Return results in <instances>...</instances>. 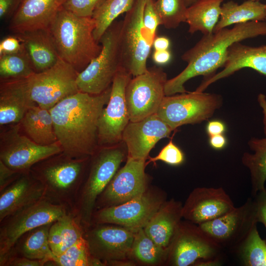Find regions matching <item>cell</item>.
<instances>
[{
    "label": "cell",
    "mask_w": 266,
    "mask_h": 266,
    "mask_svg": "<svg viewBox=\"0 0 266 266\" xmlns=\"http://www.w3.org/2000/svg\"><path fill=\"white\" fill-rule=\"evenodd\" d=\"M146 165L145 160L127 158L125 166L118 170L97 199L95 207L118 205L142 195L148 188Z\"/></svg>",
    "instance_id": "cell-16"
},
{
    "label": "cell",
    "mask_w": 266,
    "mask_h": 266,
    "mask_svg": "<svg viewBox=\"0 0 266 266\" xmlns=\"http://www.w3.org/2000/svg\"><path fill=\"white\" fill-rule=\"evenodd\" d=\"M134 0H105L96 9L92 18L95 23L94 36L97 42L120 15L131 9Z\"/></svg>",
    "instance_id": "cell-33"
},
{
    "label": "cell",
    "mask_w": 266,
    "mask_h": 266,
    "mask_svg": "<svg viewBox=\"0 0 266 266\" xmlns=\"http://www.w3.org/2000/svg\"><path fill=\"white\" fill-rule=\"evenodd\" d=\"M235 208L233 200L221 188L198 187L182 206V218L200 225L220 217Z\"/></svg>",
    "instance_id": "cell-19"
},
{
    "label": "cell",
    "mask_w": 266,
    "mask_h": 266,
    "mask_svg": "<svg viewBox=\"0 0 266 266\" xmlns=\"http://www.w3.org/2000/svg\"><path fill=\"white\" fill-rule=\"evenodd\" d=\"M48 239L52 252L56 257L59 256L63 244L59 219L52 223L49 231Z\"/></svg>",
    "instance_id": "cell-41"
},
{
    "label": "cell",
    "mask_w": 266,
    "mask_h": 266,
    "mask_svg": "<svg viewBox=\"0 0 266 266\" xmlns=\"http://www.w3.org/2000/svg\"><path fill=\"white\" fill-rule=\"evenodd\" d=\"M48 262L46 260H37L23 257L11 256L9 257L4 266H42Z\"/></svg>",
    "instance_id": "cell-46"
},
{
    "label": "cell",
    "mask_w": 266,
    "mask_h": 266,
    "mask_svg": "<svg viewBox=\"0 0 266 266\" xmlns=\"http://www.w3.org/2000/svg\"><path fill=\"white\" fill-rule=\"evenodd\" d=\"M65 0H22L10 19L9 29L15 34L48 28Z\"/></svg>",
    "instance_id": "cell-22"
},
{
    "label": "cell",
    "mask_w": 266,
    "mask_h": 266,
    "mask_svg": "<svg viewBox=\"0 0 266 266\" xmlns=\"http://www.w3.org/2000/svg\"><path fill=\"white\" fill-rule=\"evenodd\" d=\"M111 91V85L99 95L79 91L49 109L57 141L66 155L82 159L96 152L99 120Z\"/></svg>",
    "instance_id": "cell-1"
},
{
    "label": "cell",
    "mask_w": 266,
    "mask_h": 266,
    "mask_svg": "<svg viewBox=\"0 0 266 266\" xmlns=\"http://www.w3.org/2000/svg\"><path fill=\"white\" fill-rule=\"evenodd\" d=\"M87 158H67L48 163L34 177L43 185L45 197L74 213L81 190V176Z\"/></svg>",
    "instance_id": "cell-9"
},
{
    "label": "cell",
    "mask_w": 266,
    "mask_h": 266,
    "mask_svg": "<svg viewBox=\"0 0 266 266\" xmlns=\"http://www.w3.org/2000/svg\"><path fill=\"white\" fill-rule=\"evenodd\" d=\"M105 0H65L63 7L74 14L92 17L96 9Z\"/></svg>",
    "instance_id": "cell-38"
},
{
    "label": "cell",
    "mask_w": 266,
    "mask_h": 266,
    "mask_svg": "<svg viewBox=\"0 0 266 266\" xmlns=\"http://www.w3.org/2000/svg\"><path fill=\"white\" fill-rule=\"evenodd\" d=\"M95 28L92 17L77 16L63 7L48 28L59 57L79 73L101 51Z\"/></svg>",
    "instance_id": "cell-3"
},
{
    "label": "cell",
    "mask_w": 266,
    "mask_h": 266,
    "mask_svg": "<svg viewBox=\"0 0 266 266\" xmlns=\"http://www.w3.org/2000/svg\"><path fill=\"white\" fill-rule=\"evenodd\" d=\"M257 100L260 106L262 109L263 114L264 132L266 137V96L262 93H260L257 98Z\"/></svg>",
    "instance_id": "cell-51"
},
{
    "label": "cell",
    "mask_w": 266,
    "mask_h": 266,
    "mask_svg": "<svg viewBox=\"0 0 266 266\" xmlns=\"http://www.w3.org/2000/svg\"><path fill=\"white\" fill-rule=\"evenodd\" d=\"M222 249L199 226L182 221L169 247L166 264L189 266L200 260L221 257Z\"/></svg>",
    "instance_id": "cell-15"
},
{
    "label": "cell",
    "mask_w": 266,
    "mask_h": 266,
    "mask_svg": "<svg viewBox=\"0 0 266 266\" xmlns=\"http://www.w3.org/2000/svg\"><path fill=\"white\" fill-rule=\"evenodd\" d=\"M197 0H184L186 5L187 7L189 6L195 2Z\"/></svg>",
    "instance_id": "cell-54"
},
{
    "label": "cell",
    "mask_w": 266,
    "mask_h": 266,
    "mask_svg": "<svg viewBox=\"0 0 266 266\" xmlns=\"http://www.w3.org/2000/svg\"><path fill=\"white\" fill-rule=\"evenodd\" d=\"M22 0H0V18L10 19L20 6Z\"/></svg>",
    "instance_id": "cell-44"
},
{
    "label": "cell",
    "mask_w": 266,
    "mask_h": 266,
    "mask_svg": "<svg viewBox=\"0 0 266 266\" xmlns=\"http://www.w3.org/2000/svg\"><path fill=\"white\" fill-rule=\"evenodd\" d=\"M19 172L9 167L0 160V192L17 178L19 176L16 174Z\"/></svg>",
    "instance_id": "cell-43"
},
{
    "label": "cell",
    "mask_w": 266,
    "mask_h": 266,
    "mask_svg": "<svg viewBox=\"0 0 266 266\" xmlns=\"http://www.w3.org/2000/svg\"><path fill=\"white\" fill-rule=\"evenodd\" d=\"M221 264V257L214 259L200 260L196 262L193 266H218Z\"/></svg>",
    "instance_id": "cell-52"
},
{
    "label": "cell",
    "mask_w": 266,
    "mask_h": 266,
    "mask_svg": "<svg viewBox=\"0 0 266 266\" xmlns=\"http://www.w3.org/2000/svg\"><path fill=\"white\" fill-rule=\"evenodd\" d=\"M0 222L45 197L43 185L26 173L0 192Z\"/></svg>",
    "instance_id": "cell-23"
},
{
    "label": "cell",
    "mask_w": 266,
    "mask_h": 266,
    "mask_svg": "<svg viewBox=\"0 0 266 266\" xmlns=\"http://www.w3.org/2000/svg\"><path fill=\"white\" fill-rule=\"evenodd\" d=\"M171 58L170 52L168 50H155L152 55L153 61L157 65H163L168 63Z\"/></svg>",
    "instance_id": "cell-48"
},
{
    "label": "cell",
    "mask_w": 266,
    "mask_h": 266,
    "mask_svg": "<svg viewBox=\"0 0 266 266\" xmlns=\"http://www.w3.org/2000/svg\"><path fill=\"white\" fill-rule=\"evenodd\" d=\"M168 249L157 244L142 228L134 233L130 259L144 265L166 264Z\"/></svg>",
    "instance_id": "cell-32"
},
{
    "label": "cell",
    "mask_w": 266,
    "mask_h": 266,
    "mask_svg": "<svg viewBox=\"0 0 266 266\" xmlns=\"http://www.w3.org/2000/svg\"><path fill=\"white\" fill-rule=\"evenodd\" d=\"M122 21H114L107 29L99 41L101 51L78 73L76 82L79 91L99 95L111 85L122 67L119 45Z\"/></svg>",
    "instance_id": "cell-5"
},
{
    "label": "cell",
    "mask_w": 266,
    "mask_h": 266,
    "mask_svg": "<svg viewBox=\"0 0 266 266\" xmlns=\"http://www.w3.org/2000/svg\"><path fill=\"white\" fill-rule=\"evenodd\" d=\"M70 211L67 206L45 197L4 219L0 229V266H4L16 243L24 234L53 223Z\"/></svg>",
    "instance_id": "cell-6"
},
{
    "label": "cell",
    "mask_w": 266,
    "mask_h": 266,
    "mask_svg": "<svg viewBox=\"0 0 266 266\" xmlns=\"http://www.w3.org/2000/svg\"><path fill=\"white\" fill-rule=\"evenodd\" d=\"M52 262L60 266H104L102 262L91 256L84 236L64 253L55 256Z\"/></svg>",
    "instance_id": "cell-36"
},
{
    "label": "cell",
    "mask_w": 266,
    "mask_h": 266,
    "mask_svg": "<svg viewBox=\"0 0 266 266\" xmlns=\"http://www.w3.org/2000/svg\"><path fill=\"white\" fill-rule=\"evenodd\" d=\"M100 149L93 155L89 174L81 189L75 210L76 217L86 228L91 225L97 199L127 158V147L123 142Z\"/></svg>",
    "instance_id": "cell-4"
},
{
    "label": "cell",
    "mask_w": 266,
    "mask_h": 266,
    "mask_svg": "<svg viewBox=\"0 0 266 266\" xmlns=\"http://www.w3.org/2000/svg\"><path fill=\"white\" fill-rule=\"evenodd\" d=\"M234 252L244 266H266V240L261 237L257 224Z\"/></svg>",
    "instance_id": "cell-34"
},
{
    "label": "cell",
    "mask_w": 266,
    "mask_h": 266,
    "mask_svg": "<svg viewBox=\"0 0 266 266\" xmlns=\"http://www.w3.org/2000/svg\"><path fill=\"white\" fill-rule=\"evenodd\" d=\"M155 50L162 51L168 50L170 46L169 39L165 36H156L153 42Z\"/></svg>",
    "instance_id": "cell-50"
},
{
    "label": "cell",
    "mask_w": 266,
    "mask_h": 266,
    "mask_svg": "<svg viewBox=\"0 0 266 266\" xmlns=\"http://www.w3.org/2000/svg\"><path fill=\"white\" fill-rule=\"evenodd\" d=\"M146 1L135 0L122 21L119 36L121 66L133 76L147 70L146 62L154 41L143 24Z\"/></svg>",
    "instance_id": "cell-7"
},
{
    "label": "cell",
    "mask_w": 266,
    "mask_h": 266,
    "mask_svg": "<svg viewBox=\"0 0 266 266\" xmlns=\"http://www.w3.org/2000/svg\"><path fill=\"white\" fill-rule=\"evenodd\" d=\"M15 35L19 38L35 72L54 66L60 57L48 28L40 29Z\"/></svg>",
    "instance_id": "cell-26"
},
{
    "label": "cell",
    "mask_w": 266,
    "mask_h": 266,
    "mask_svg": "<svg viewBox=\"0 0 266 266\" xmlns=\"http://www.w3.org/2000/svg\"><path fill=\"white\" fill-rule=\"evenodd\" d=\"M34 104L29 96L25 78L1 81L0 125L21 122L28 109Z\"/></svg>",
    "instance_id": "cell-25"
},
{
    "label": "cell",
    "mask_w": 266,
    "mask_h": 266,
    "mask_svg": "<svg viewBox=\"0 0 266 266\" xmlns=\"http://www.w3.org/2000/svg\"><path fill=\"white\" fill-rule=\"evenodd\" d=\"M165 201L164 194L147 188L142 195L125 203L99 209L93 213L91 225L114 224L135 233L145 227Z\"/></svg>",
    "instance_id": "cell-12"
},
{
    "label": "cell",
    "mask_w": 266,
    "mask_h": 266,
    "mask_svg": "<svg viewBox=\"0 0 266 266\" xmlns=\"http://www.w3.org/2000/svg\"></svg>",
    "instance_id": "cell-56"
},
{
    "label": "cell",
    "mask_w": 266,
    "mask_h": 266,
    "mask_svg": "<svg viewBox=\"0 0 266 266\" xmlns=\"http://www.w3.org/2000/svg\"><path fill=\"white\" fill-rule=\"evenodd\" d=\"M34 72L24 48L20 52L0 56L1 81L25 79Z\"/></svg>",
    "instance_id": "cell-35"
},
{
    "label": "cell",
    "mask_w": 266,
    "mask_h": 266,
    "mask_svg": "<svg viewBox=\"0 0 266 266\" xmlns=\"http://www.w3.org/2000/svg\"><path fill=\"white\" fill-rule=\"evenodd\" d=\"M184 160L183 152L171 139L157 156L149 157V162L146 164L150 162L155 163L161 161L169 165L176 166L181 165Z\"/></svg>",
    "instance_id": "cell-39"
},
{
    "label": "cell",
    "mask_w": 266,
    "mask_h": 266,
    "mask_svg": "<svg viewBox=\"0 0 266 266\" xmlns=\"http://www.w3.org/2000/svg\"><path fill=\"white\" fill-rule=\"evenodd\" d=\"M224 0H197L187 7L186 21L188 32L193 34L201 32L203 35L213 33L220 16Z\"/></svg>",
    "instance_id": "cell-29"
},
{
    "label": "cell",
    "mask_w": 266,
    "mask_h": 266,
    "mask_svg": "<svg viewBox=\"0 0 266 266\" xmlns=\"http://www.w3.org/2000/svg\"><path fill=\"white\" fill-rule=\"evenodd\" d=\"M186 93L166 96L156 113L172 131L208 120L222 104V97L217 94L196 91Z\"/></svg>",
    "instance_id": "cell-10"
},
{
    "label": "cell",
    "mask_w": 266,
    "mask_h": 266,
    "mask_svg": "<svg viewBox=\"0 0 266 266\" xmlns=\"http://www.w3.org/2000/svg\"><path fill=\"white\" fill-rule=\"evenodd\" d=\"M253 154L245 152L242 157V163L250 171L251 195L254 198L265 188L266 181V137H252L248 142Z\"/></svg>",
    "instance_id": "cell-31"
},
{
    "label": "cell",
    "mask_w": 266,
    "mask_h": 266,
    "mask_svg": "<svg viewBox=\"0 0 266 266\" xmlns=\"http://www.w3.org/2000/svg\"><path fill=\"white\" fill-rule=\"evenodd\" d=\"M206 132L209 136L223 134L226 131L225 124L220 120H211L206 125Z\"/></svg>",
    "instance_id": "cell-47"
},
{
    "label": "cell",
    "mask_w": 266,
    "mask_h": 266,
    "mask_svg": "<svg viewBox=\"0 0 266 266\" xmlns=\"http://www.w3.org/2000/svg\"><path fill=\"white\" fill-rule=\"evenodd\" d=\"M266 35V22L249 21L235 25L233 28L222 29L203 35L191 48L181 56L187 66L177 75L167 80L165 86L166 96L187 92L184 84L192 78L211 75L225 63L230 47L242 40Z\"/></svg>",
    "instance_id": "cell-2"
},
{
    "label": "cell",
    "mask_w": 266,
    "mask_h": 266,
    "mask_svg": "<svg viewBox=\"0 0 266 266\" xmlns=\"http://www.w3.org/2000/svg\"><path fill=\"white\" fill-rule=\"evenodd\" d=\"M171 129L156 114L137 122H130L122 135V141L127 149V158L145 160L155 144L168 137Z\"/></svg>",
    "instance_id": "cell-20"
},
{
    "label": "cell",
    "mask_w": 266,
    "mask_h": 266,
    "mask_svg": "<svg viewBox=\"0 0 266 266\" xmlns=\"http://www.w3.org/2000/svg\"><path fill=\"white\" fill-rule=\"evenodd\" d=\"M142 19L143 24L148 35L154 40L156 36L157 27L161 25V23L154 7L153 0H147Z\"/></svg>",
    "instance_id": "cell-40"
},
{
    "label": "cell",
    "mask_w": 266,
    "mask_h": 266,
    "mask_svg": "<svg viewBox=\"0 0 266 266\" xmlns=\"http://www.w3.org/2000/svg\"><path fill=\"white\" fill-rule=\"evenodd\" d=\"M209 144L213 148L220 150L226 145L227 139L223 134L212 135L210 136Z\"/></svg>",
    "instance_id": "cell-49"
},
{
    "label": "cell",
    "mask_w": 266,
    "mask_h": 266,
    "mask_svg": "<svg viewBox=\"0 0 266 266\" xmlns=\"http://www.w3.org/2000/svg\"><path fill=\"white\" fill-rule=\"evenodd\" d=\"M23 49V44L16 35L6 36L0 42V56L15 53Z\"/></svg>",
    "instance_id": "cell-42"
},
{
    "label": "cell",
    "mask_w": 266,
    "mask_h": 266,
    "mask_svg": "<svg viewBox=\"0 0 266 266\" xmlns=\"http://www.w3.org/2000/svg\"><path fill=\"white\" fill-rule=\"evenodd\" d=\"M224 69L203 81L196 91L202 92L210 84L245 67L251 68L266 77V45L252 47L240 42L229 48Z\"/></svg>",
    "instance_id": "cell-21"
},
{
    "label": "cell",
    "mask_w": 266,
    "mask_h": 266,
    "mask_svg": "<svg viewBox=\"0 0 266 266\" xmlns=\"http://www.w3.org/2000/svg\"><path fill=\"white\" fill-rule=\"evenodd\" d=\"M257 223L256 202L249 198L241 206L198 225L222 249L234 252Z\"/></svg>",
    "instance_id": "cell-13"
},
{
    "label": "cell",
    "mask_w": 266,
    "mask_h": 266,
    "mask_svg": "<svg viewBox=\"0 0 266 266\" xmlns=\"http://www.w3.org/2000/svg\"><path fill=\"white\" fill-rule=\"evenodd\" d=\"M79 72L59 58L52 66L25 78L31 100L40 107L50 109L62 100L79 91L76 82Z\"/></svg>",
    "instance_id": "cell-8"
},
{
    "label": "cell",
    "mask_w": 266,
    "mask_h": 266,
    "mask_svg": "<svg viewBox=\"0 0 266 266\" xmlns=\"http://www.w3.org/2000/svg\"><path fill=\"white\" fill-rule=\"evenodd\" d=\"M84 237L91 256L103 262L130 259L134 232L119 225L96 224Z\"/></svg>",
    "instance_id": "cell-17"
},
{
    "label": "cell",
    "mask_w": 266,
    "mask_h": 266,
    "mask_svg": "<svg viewBox=\"0 0 266 266\" xmlns=\"http://www.w3.org/2000/svg\"><path fill=\"white\" fill-rule=\"evenodd\" d=\"M0 160L11 169L22 172L33 165L63 151L56 143L39 145L13 129L1 137Z\"/></svg>",
    "instance_id": "cell-18"
},
{
    "label": "cell",
    "mask_w": 266,
    "mask_h": 266,
    "mask_svg": "<svg viewBox=\"0 0 266 266\" xmlns=\"http://www.w3.org/2000/svg\"><path fill=\"white\" fill-rule=\"evenodd\" d=\"M136 265L134 261L130 259L111 261L106 263V266H134Z\"/></svg>",
    "instance_id": "cell-53"
},
{
    "label": "cell",
    "mask_w": 266,
    "mask_h": 266,
    "mask_svg": "<svg viewBox=\"0 0 266 266\" xmlns=\"http://www.w3.org/2000/svg\"><path fill=\"white\" fill-rule=\"evenodd\" d=\"M265 8H266V4H265Z\"/></svg>",
    "instance_id": "cell-55"
},
{
    "label": "cell",
    "mask_w": 266,
    "mask_h": 266,
    "mask_svg": "<svg viewBox=\"0 0 266 266\" xmlns=\"http://www.w3.org/2000/svg\"><path fill=\"white\" fill-rule=\"evenodd\" d=\"M132 74L121 67L111 84L110 98L98 123V146L109 147L122 142L123 132L130 122L125 92Z\"/></svg>",
    "instance_id": "cell-14"
},
{
    "label": "cell",
    "mask_w": 266,
    "mask_h": 266,
    "mask_svg": "<svg viewBox=\"0 0 266 266\" xmlns=\"http://www.w3.org/2000/svg\"><path fill=\"white\" fill-rule=\"evenodd\" d=\"M21 122L27 135L36 143L48 145L57 141L49 110L33 105L27 111Z\"/></svg>",
    "instance_id": "cell-27"
},
{
    "label": "cell",
    "mask_w": 266,
    "mask_h": 266,
    "mask_svg": "<svg viewBox=\"0 0 266 266\" xmlns=\"http://www.w3.org/2000/svg\"><path fill=\"white\" fill-rule=\"evenodd\" d=\"M266 18L265 4L258 0H248L240 5L233 1H229L221 6L220 20L213 33L233 24L249 21H264Z\"/></svg>",
    "instance_id": "cell-28"
},
{
    "label": "cell",
    "mask_w": 266,
    "mask_h": 266,
    "mask_svg": "<svg viewBox=\"0 0 266 266\" xmlns=\"http://www.w3.org/2000/svg\"><path fill=\"white\" fill-rule=\"evenodd\" d=\"M52 224L39 226L26 233L18 240L14 246L16 248L12 250H16L20 257L52 262L55 255L50 247L48 239Z\"/></svg>",
    "instance_id": "cell-30"
},
{
    "label": "cell",
    "mask_w": 266,
    "mask_h": 266,
    "mask_svg": "<svg viewBox=\"0 0 266 266\" xmlns=\"http://www.w3.org/2000/svg\"><path fill=\"white\" fill-rule=\"evenodd\" d=\"M167 80L166 73L155 66L148 68L144 73L131 79L125 92L130 122L140 121L156 114L166 96Z\"/></svg>",
    "instance_id": "cell-11"
},
{
    "label": "cell",
    "mask_w": 266,
    "mask_h": 266,
    "mask_svg": "<svg viewBox=\"0 0 266 266\" xmlns=\"http://www.w3.org/2000/svg\"><path fill=\"white\" fill-rule=\"evenodd\" d=\"M256 202L258 222L266 228V188L260 191L253 198Z\"/></svg>",
    "instance_id": "cell-45"
},
{
    "label": "cell",
    "mask_w": 266,
    "mask_h": 266,
    "mask_svg": "<svg viewBox=\"0 0 266 266\" xmlns=\"http://www.w3.org/2000/svg\"><path fill=\"white\" fill-rule=\"evenodd\" d=\"M161 25L170 29L186 22L187 6L184 0H156L154 1Z\"/></svg>",
    "instance_id": "cell-37"
},
{
    "label": "cell",
    "mask_w": 266,
    "mask_h": 266,
    "mask_svg": "<svg viewBox=\"0 0 266 266\" xmlns=\"http://www.w3.org/2000/svg\"><path fill=\"white\" fill-rule=\"evenodd\" d=\"M182 204L171 199L165 201L149 220L144 231L157 244L169 248L182 222Z\"/></svg>",
    "instance_id": "cell-24"
}]
</instances>
